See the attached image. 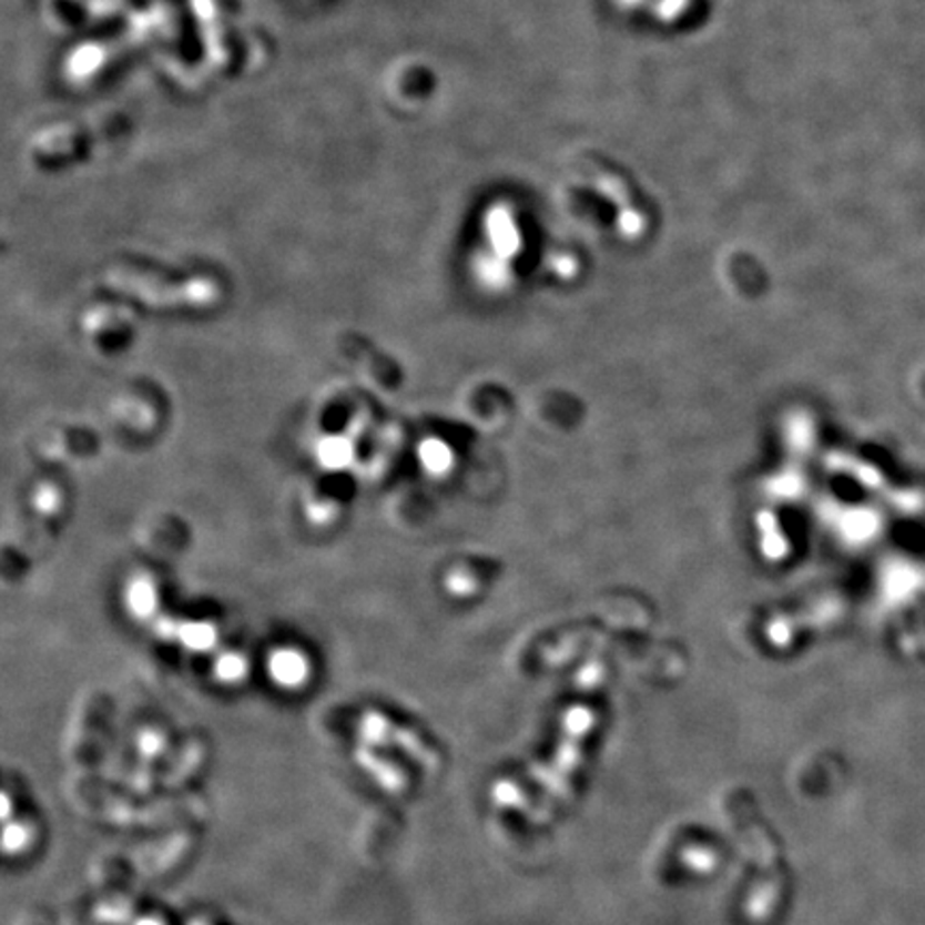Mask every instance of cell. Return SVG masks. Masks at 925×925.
<instances>
[{
	"mask_svg": "<svg viewBox=\"0 0 925 925\" xmlns=\"http://www.w3.org/2000/svg\"><path fill=\"white\" fill-rule=\"evenodd\" d=\"M116 287L140 296L151 305H209L215 298V287L209 281H191L185 285L159 287L154 281L142 277H126L124 273L112 277Z\"/></svg>",
	"mask_w": 925,
	"mask_h": 925,
	"instance_id": "cell-1",
	"label": "cell"
},
{
	"mask_svg": "<svg viewBox=\"0 0 925 925\" xmlns=\"http://www.w3.org/2000/svg\"><path fill=\"white\" fill-rule=\"evenodd\" d=\"M268 671L283 688H294L307 679V660L296 649H278L271 655Z\"/></svg>",
	"mask_w": 925,
	"mask_h": 925,
	"instance_id": "cell-2",
	"label": "cell"
},
{
	"mask_svg": "<svg viewBox=\"0 0 925 925\" xmlns=\"http://www.w3.org/2000/svg\"><path fill=\"white\" fill-rule=\"evenodd\" d=\"M126 607L140 619L153 616L156 611V589L151 579L140 577L131 581V586L126 587Z\"/></svg>",
	"mask_w": 925,
	"mask_h": 925,
	"instance_id": "cell-3",
	"label": "cell"
},
{
	"mask_svg": "<svg viewBox=\"0 0 925 925\" xmlns=\"http://www.w3.org/2000/svg\"><path fill=\"white\" fill-rule=\"evenodd\" d=\"M317 459L328 469H343L354 459V446L347 437L340 435L326 437L317 446Z\"/></svg>",
	"mask_w": 925,
	"mask_h": 925,
	"instance_id": "cell-4",
	"label": "cell"
},
{
	"mask_svg": "<svg viewBox=\"0 0 925 925\" xmlns=\"http://www.w3.org/2000/svg\"><path fill=\"white\" fill-rule=\"evenodd\" d=\"M176 634L183 639L186 648L197 649V651L213 648L216 639L213 626H209L204 621H189V623H183Z\"/></svg>",
	"mask_w": 925,
	"mask_h": 925,
	"instance_id": "cell-5",
	"label": "cell"
},
{
	"mask_svg": "<svg viewBox=\"0 0 925 925\" xmlns=\"http://www.w3.org/2000/svg\"><path fill=\"white\" fill-rule=\"evenodd\" d=\"M216 673H218V678L225 679V681H238V679L245 678V673H247V662L238 653H223L216 660Z\"/></svg>",
	"mask_w": 925,
	"mask_h": 925,
	"instance_id": "cell-6",
	"label": "cell"
},
{
	"mask_svg": "<svg viewBox=\"0 0 925 925\" xmlns=\"http://www.w3.org/2000/svg\"><path fill=\"white\" fill-rule=\"evenodd\" d=\"M420 457H423V462L433 471H439L448 465V453L437 441H425L423 448H420Z\"/></svg>",
	"mask_w": 925,
	"mask_h": 925,
	"instance_id": "cell-7",
	"label": "cell"
},
{
	"mask_svg": "<svg viewBox=\"0 0 925 925\" xmlns=\"http://www.w3.org/2000/svg\"><path fill=\"white\" fill-rule=\"evenodd\" d=\"M59 504H61L59 491L50 485L39 487V491L34 494V508L41 510V512H54L59 508Z\"/></svg>",
	"mask_w": 925,
	"mask_h": 925,
	"instance_id": "cell-8",
	"label": "cell"
}]
</instances>
